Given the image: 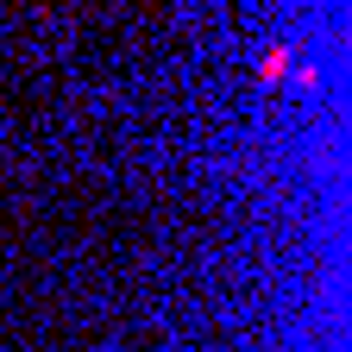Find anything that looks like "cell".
I'll use <instances>...</instances> for the list:
<instances>
[{"label": "cell", "instance_id": "obj_1", "mask_svg": "<svg viewBox=\"0 0 352 352\" xmlns=\"http://www.w3.org/2000/svg\"><path fill=\"white\" fill-rule=\"evenodd\" d=\"M283 63H289V51L277 44V51H264V57H258V76H264V82H283Z\"/></svg>", "mask_w": 352, "mask_h": 352}]
</instances>
